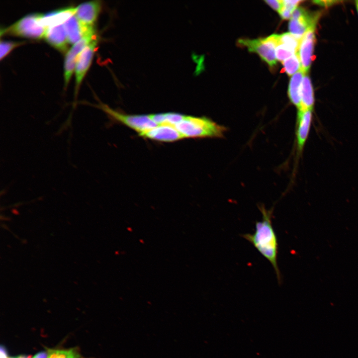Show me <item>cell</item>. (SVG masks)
Returning a JSON list of instances; mask_svg holds the SVG:
<instances>
[{
	"label": "cell",
	"instance_id": "4fadbf2b",
	"mask_svg": "<svg viewBox=\"0 0 358 358\" xmlns=\"http://www.w3.org/2000/svg\"><path fill=\"white\" fill-rule=\"evenodd\" d=\"M101 9L100 0L87 1L76 7L75 15L83 24L93 26Z\"/></svg>",
	"mask_w": 358,
	"mask_h": 358
},
{
	"label": "cell",
	"instance_id": "e0dca14e",
	"mask_svg": "<svg viewBox=\"0 0 358 358\" xmlns=\"http://www.w3.org/2000/svg\"><path fill=\"white\" fill-rule=\"evenodd\" d=\"M314 104V92L312 83L309 77L305 75L301 88V107L299 109L313 110Z\"/></svg>",
	"mask_w": 358,
	"mask_h": 358
},
{
	"label": "cell",
	"instance_id": "484cf974",
	"mask_svg": "<svg viewBox=\"0 0 358 358\" xmlns=\"http://www.w3.org/2000/svg\"><path fill=\"white\" fill-rule=\"evenodd\" d=\"M47 353L45 351H41L35 355L32 358H47Z\"/></svg>",
	"mask_w": 358,
	"mask_h": 358
},
{
	"label": "cell",
	"instance_id": "7402d4cb",
	"mask_svg": "<svg viewBox=\"0 0 358 358\" xmlns=\"http://www.w3.org/2000/svg\"><path fill=\"white\" fill-rule=\"evenodd\" d=\"M23 43L21 42L1 40L0 43V59L1 60L8 54L14 48Z\"/></svg>",
	"mask_w": 358,
	"mask_h": 358
},
{
	"label": "cell",
	"instance_id": "ba28073f",
	"mask_svg": "<svg viewBox=\"0 0 358 358\" xmlns=\"http://www.w3.org/2000/svg\"><path fill=\"white\" fill-rule=\"evenodd\" d=\"M312 111L309 109H298L295 132L298 156L302 154L310 133L312 121Z\"/></svg>",
	"mask_w": 358,
	"mask_h": 358
},
{
	"label": "cell",
	"instance_id": "7c38bea8",
	"mask_svg": "<svg viewBox=\"0 0 358 358\" xmlns=\"http://www.w3.org/2000/svg\"><path fill=\"white\" fill-rule=\"evenodd\" d=\"M68 43L75 44L85 35L95 32L93 26L82 23L75 15L71 16L64 24Z\"/></svg>",
	"mask_w": 358,
	"mask_h": 358
},
{
	"label": "cell",
	"instance_id": "30bf717a",
	"mask_svg": "<svg viewBox=\"0 0 358 358\" xmlns=\"http://www.w3.org/2000/svg\"><path fill=\"white\" fill-rule=\"evenodd\" d=\"M315 28L309 29L302 37L297 51L301 69L306 74L310 69L313 60L315 41Z\"/></svg>",
	"mask_w": 358,
	"mask_h": 358
},
{
	"label": "cell",
	"instance_id": "5b68a950",
	"mask_svg": "<svg viewBox=\"0 0 358 358\" xmlns=\"http://www.w3.org/2000/svg\"><path fill=\"white\" fill-rule=\"evenodd\" d=\"M99 106L113 119L134 130L138 135L147 132L158 125L151 119L149 115L125 114L111 108L104 104H101Z\"/></svg>",
	"mask_w": 358,
	"mask_h": 358
},
{
	"label": "cell",
	"instance_id": "4316f807",
	"mask_svg": "<svg viewBox=\"0 0 358 358\" xmlns=\"http://www.w3.org/2000/svg\"><path fill=\"white\" fill-rule=\"evenodd\" d=\"M355 2H356L357 9L358 12V0H356Z\"/></svg>",
	"mask_w": 358,
	"mask_h": 358
},
{
	"label": "cell",
	"instance_id": "44dd1931",
	"mask_svg": "<svg viewBox=\"0 0 358 358\" xmlns=\"http://www.w3.org/2000/svg\"><path fill=\"white\" fill-rule=\"evenodd\" d=\"M301 0H282V7L279 12L284 19L291 18L292 13Z\"/></svg>",
	"mask_w": 358,
	"mask_h": 358
},
{
	"label": "cell",
	"instance_id": "8fae6325",
	"mask_svg": "<svg viewBox=\"0 0 358 358\" xmlns=\"http://www.w3.org/2000/svg\"><path fill=\"white\" fill-rule=\"evenodd\" d=\"M139 136L148 139L163 142H173L184 139L174 126L169 125H158L150 130Z\"/></svg>",
	"mask_w": 358,
	"mask_h": 358
},
{
	"label": "cell",
	"instance_id": "603a6c76",
	"mask_svg": "<svg viewBox=\"0 0 358 358\" xmlns=\"http://www.w3.org/2000/svg\"><path fill=\"white\" fill-rule=\"evenodd\" d=\"M295 54L284 46L278 44L275 49V56L276 59L279 61H283Z\"/></svg>",
	"mask_w": 358,
	"mask_h": 358
},
{
	"label": "cell",
	"instance_id": "7a4b0ae2",
	"mask_svg": "<svg viewBox=\"0 0 358 358\" xmlns=\"http://www.w3.org/2000/svg\"><path fill=\"white\" fill-rule=\"evenodd\" d=\"M174 127L184 138H222L226 128L206 117L185 115Z\"/></svg>",
	"mask_w": 358,
	"mask_h": 358
},
{
	"label": "cell",
	"instance_id": "cb8c5ba5",
	"mask_svg": "<svg viewBox=\"0 0 358 358\" xmlns=\"http://www.w3.org/2000/svg\"><path fill=\"white\" fill-rule=\"evenodd\" d=\"M265 2L273 9L278 12H280L282 7V0H265Z\"/></svg>",
	"mask_w": 358,
	"mask_h": 358
},
{
	"label": "cell",
	"instance_id": "5bb4252c",
	"mask_svg": "<svg viewBox=\"0 0 358 358\" xmlns=\"http://www.w3.org/2000/svg\"><path fill=\"white\" fill-rule=\"evenodd\" d=\"M44 38L48 43L59 51H67L68 41L63 24L47 28Z\"/></svg>",
	"mask_w": 358,
	"mask_h": 358
},
{
	"label": "cell",
	"instance_id": "6da1fadb",
	"mask_svg": "<svg viewBox=\"0 0 358 358\" xmlns=\"http://www.w3.org/2000/svg\"><path fill=\"white\" fill-rule=\"evenodd\" d=\"M262 219L256 221L255 231L253 234L242 235L271 264L278 282H281V275L277 265L278 242L272 225V209H266L262 204L259 205Z\"/></svg>",
	"mask_w": 358,
	"mask_h": 358
},
{
	"label": "cell",
	"instance_id": "ffe728a7",
	"mask_svg": "<svg viewBox=\"0 0 358 358\" xmlns=\"http://www.w3.org/2000/svg\"><path fill=\"white\" fill-rule=\"evenodd\" d=\"M47 358H83L76 348L69 350H49Z\"/></svg>",
	"mask_w": 358,
	"mask_h": 358
},
{
	"label": "cell",
	"instance_id": "277c9868",
	"mask_svg": "<svg viewBox=\"0 0 358 358\" xmlns=\"http://www.w3.org/2000/svg\"><path fill=\"white\" fill-rule=\"evenodd\" d=\"M240 45L246 47L250 52L259 54L270 67L276 64L275 49L278 44V35L272 34L264 38L257 39H240Z\"/></svg>",
	"mask_w": 358,
	"mask_h": 358
},
{
	"label": "cell",
	"instance_id": "3957f363",
	"mask_svg": "<svg viewBox=\"0 0 358 358\" xmlns=\"http://www.w3.org/2000/svg\"><path fill=\"white\" fill-rule=\"evenodd\" d=\"M42 14L34 13L27 14L3 29L1 33H7L19 37L39 39L45 36L46 28L41 23Z\"/></svg>",
	"mask_w": 358,
	"mask_h": 358
},
{
	"label": "cell",
	"instance_id": "2e32d148",
	"mask_svg": "<svg viewBox=\"0 0 358 358\" xmlns=\"http://www.w3.org/2000/svg\"><path fill=\"white\" fill-rule=\"evenodd\" d=\"M306 74L300 69L291 78L288 87V96L291 102L299 109L301 107V88Z\"/></svg>",
	"mask_w": 358,
	"mask_h": 358
},
{
	"label": "cell",
	"instance_id": "9a60e30c",
	"mask_svg": "<svg viewBox=\"0 0 358 358\" xmlns=\"http://www.w3.org/2000/svg\"><path fill=\"white\" fill-rule=\"evenodd\" d=\"M76 7H68L59 9L42 15L40 22L41 24L47 28L62 24L71 16L75 15Z\"/></svg>",
	"mask_w": 358,
	"mask_h": 358
},
{
	"label": "cell",
	"instance_id": "9c48e42d",
	"mask_svg": "<svg viewBox=\"0 0 358 358\" xmlns=\"http://www.w3.org/2000/svg\"><path fill=\"white\" fill-rule=\"evenodd\" d=\"M97 43L96 37L84 48L78 57L75 68L76 92L91 65Z\"/></svg>",
	"mask_w": 358,
	"mask_h": 358
},
{
	"label": "cell",
	"instance_id": "d4e9b609",
	"mask_svg": "<svg viewBox=\"0 0 358 358\" xmlns=\"http://www.w3.org/2000/svg\"><path fill=\"white\" fill-rule=\"evenodd\" d=\"M338 2V1H335V0H316V1H314V2L316 4L322 5V6H330V5L333 4L335 3Z\"/></svg>",
	"mask_w": 358,
	"mask_h": 358
},
{
	"label": "cell",
	"instance_id": "52a82bcc",
	"mask_svg": "<svg viewBox=\"0 0 358 358\" xmlns=\"http://www.w3.org/2000/svg\"><path fill=\"white\" fill-rule=\"evenodd\" d=\"M95 32L88 34L83 37L67 52L64 61L65 87L68 85L74 72L78 57L84 48L95 37Z\"/></svg>",
	"mask_w": 358,
	"mask_h": 358
},
{
	"label": "cell",
	"instance_id": "8992f818",
	"mask_svg": "<svg viewBox=\"0 0 358 358\" xmlns=\"http://www.w3.org/2000/svg\"><path fill=\"white\" fill-rule=\"evenodd\" d=\"M319 15L311 14L302 7H296L288 24L290 33L299 39L310 28H315Z\"/></svg>",
	"mask_w": 358,
	"mask_h": 358
},
{
	"label": "cell",
	"instance_id": "d6986e66",
	"mask_svg": "<svg viewBox=\"0 0 358 358\" xmlns=\"http://www.w3.org/2000/svg\"><path fill=\"white\" fill-rule=\"evenodd\" d=\"M285 72L289 76L295 74L301 69V63L297 53L282 62Z\"/></svg>",
	"mask_w": 358,
	"mask_h": 358
},
{
	"label": "cell",
	"instance_id": "ac0fdd59",
	"mask_svg": "<svg viewBox=\"0 0 358 358\" xmlns=\"http://www.w3.org/2000/svg\"><path fill=\"white\" fill-rule=\"evenodd\" d=\"M300 40L301 39L297 38L290 33H284L278 35V44L284 46L295 53L298 51Z\"/></svg>",
	"mask_w": 358,
	"mask_h": 358
}]
</instances>
